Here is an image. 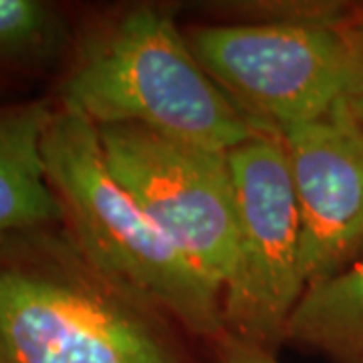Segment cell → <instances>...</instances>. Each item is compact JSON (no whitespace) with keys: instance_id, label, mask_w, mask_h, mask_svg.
<instances>
[{"instance_id":"obj_1","label":"cell","mask_w":363,"mask_h":363,"mask_svg":"<svg viewBox=\"0 0 363 363\" xmlns=\"http://www.w3.org/2000/svg\"><path fill=\"white\" fill-rule=\"evenodd\" d=\"M91 267L61 224L0 234V363H210Z\"/></svg>"},{"instance_id":"obj_2","label":"cell","mask_w":363,"mask_h":363,"mask_svg":"<svg viewBox=\"0 0 363 363\" xmlns=\"http://www.w3.org/2000/svg\"><path fill=\"white\" fill-rule=\"evenodd\" d=\"M55 104L95 128L138 125L230 152L259 130L198 63L164 6H133L79 30Z\"/></svg>"},{"instance_id":"obj_3","label":"cell","mask_w":363,"mask_h":363,"mask_svg":"<svg viewBox=\"0 0 363 363\" xmlns=\"http://www.w3.org/2000/svg\"><path fill=\"white\" fill-rule=\"evenodd\" d=\"M43 157L61 226L91 267L204 347L226 333L222 293L119 184L87 117L57 105Z\"/></svg>"},{"instance_id":"obj_4","label":"cell","mask_w":363,"mask_h":363,"mask_svg":"<svg viewBox=\"0 0 363 363\" xmlns=\"http://www.w3.org/2000/svg\"><path fill=\"white\" fill-rule=\"evenodd\" d=\"M362 14L333 2L303 21L190 25L184 37L228 99L279 135L351 101L363 71Z\"/></svg>"},{"instance_id":"obj_5","label":"cell","mask_w":363,"mask_h":363,"mask_svg":"<svg viewBox=\"0 0 363 363\" xmlns=\"http://www.w3.org/2000/svg\"><path fill=\"white\" fill-rule=\"evenodd\" d=\"M236 194V255L222 289L224 331L279 355L286 325L307 291L301 220L285 145L259 133L228 152Z\"/></svg>"},{"instance_id":"obj_6","label":"cell","mask_w":363,"mask_h":363,"mask_svg":"<svg viewBox=\"0 0 363 363\" xmlns=\"http://www.w3.org/2000/svg\"><path fill=\"white\" fill-rule=\"evenodd\" d=\"M119 184L222 293L236 255V194L228 152L138 125L97 128Z\"/></svg>"},{"instance_id":"obj_7","label":"cell","mask_w":363,"mask_h":363,"mask_svg":"<svg viewBox=\"0 0 363 363\" xmlns=\"http://www.w3.org/2000/svg\"><path fill=\"white\" fill-rule=\"evenodd\" d=\"M279 138L297 196L301 267L309 289L363 257V123L345 101Z\"/></svg>"},{"instance_id":"obj_8","label":"cell","mask_w":363,"mask_h":363,"mask_svg":"<svg viewBox=\"0 0 363 363\" xmlns=\"http://www.w3.org/2000/svg\"><path fill=\"white\" fill-rule=\"evenodd\" d=\"M55 107L52 97L0 104V234L63 220L43 157V138Z\"/></svg>"},{"instance_id":"obj_9","label":"cell","mask_w":363,"mask_h":363,"mask_svg":"<svg viewBox=\"0 0 363 363\" xmlns=\"http://www.w3.org/2000/svg\"><path fill=\"white\" fill-rule=\"evenodd\" d=\"M285 345L327 363H363V257L303 293L286 325Z\"/></svg>"},{"instance_id":"obj_10","label":"cell","mask_w":363,"mask_h":363,"mask_svg":"<svg viewBox=\"0 0 363 363\" xmlns=\"http://www.w3.org/2000/svg\"><path fill=\"white\" fill-rule=\"evenodd\" d=\"M79 28L47 0H0V81L65 69Z\"/></svg>"},{"instance_id":"obj_11","label":"cell","mask_w":363,"mask_h":363,"mask_svg":"<svg viewBox=\"0 0 363 363\" xmlns=\"http://www.w3.org/2000/svg\"><path fill=\"white\" fill-rule=\"evenodd\" d=\"M210 363H283L279 355L255 347L228 333L210 341L206 345Z\"/></svg>"},{"instance_id":"obj_12","label":"cell","mask_w":363,"mask_h":363,"mask_svg":"<svg viewBox=\"0 0 363 363\" xmlns=\"http://www.w3.org/2000/svg\"><path fill=\"white\" fill-rule=\"evenodd\" d=\"M362 35H363V14H362ZM351 109L355 111V116L357 119L363 123V71H362V81H359V85H357V89L353 93V97H351Z\"/></svg>"}]
</instances>
